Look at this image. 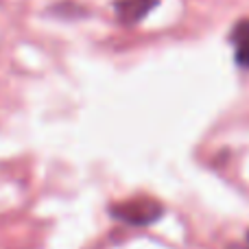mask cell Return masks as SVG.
I'll list each match as a JSON object with an SVG mask.
<instances>
[{
	"label": "cell",
	"mask_w": 249,
	"mask_h": 249,
	"mask_svg": "<svg viewBox=\"0 0 249 249\" xmlns=\"http://www.w3.org/2000/svg\"><path fill=\"white\" fill-rule=\"evenodd\" d=\"M164 212H166V208L162 206V201L153 197H133L109 206V214L114 219L127 225H136V228H146V225L158 223L164 216Z\"/></svg>",
	"instance_id": "cell-1"
},
{
	"label": "cell",
	"mask_w": 249,
	"mask_h": 249,
	"mask_svg": "<svg viewBox=\"0 0 249 249\" xmlns=\"http://www.w3.org/2000/svg\"><path fill=\"white\" fill-rule=\"evenodd\" d=\"M160 0H116L114 9H116L118 22L124 26H133L142 22L155 7Z\"/></svg>",
	"instance_id": "cell-2"
},
{
	"label": "cell",
	"mask_w": 249,
	"mask_h": 249,
	"mask_svg": "<svg viewBox=\"0 0 249 249\" xmlns=\"http://www.w3.org/2000/svg\"><path fill=\"white\" fill-rule=\"evenodd\" d=\"M230 42H232L234 46L249 44V20H241L234 24L232 33H230Z\"/></svg>",
	"instance_id": "cell-3"
},
{
	"label": "cell",
	"mask_w": 249,
	"mask_h": 249,
	"mask_svg": "<svg viewBox=\"0 0 249 249\" xmlns=\"http://www.w3.org/2000/svg\"><path fill=\"white\" fill-rule=\"evenodd\" d=\"M236 64L241 66V68H249V44H241V46H236Z\"/></svg>",
	"instance_id": "cell-4"
},
{
	"label": "cell",
	"mask_w": 249,
	"mask_h": 249,
	"mask_svg": "<svg viewBox=\"0 0 249 249\" xmlns=\"http://www.w3.org/2000/svg\"><path fill=\"white\" fill-rule=\"evenodd\" d=\"M225 249H249V247H243V245H238V243H232V245H228Z\"/></svg>",
	"instance_id": "cell-5"
},
{
	"label": "cell",
	"mask_w": 249,
	"mask_h": 249,
	"mask_svg": "<svg viewBox=\"0 0 249 249\" xmlns=\"http://www.w3.org/2000/svg\"><path fill=\"white\" fill-rule=\"evenodd\" d=\"M247 241H249V232H247Z\"/></svg>",
	"instance_id": "cell-6"
}]
</instances>
